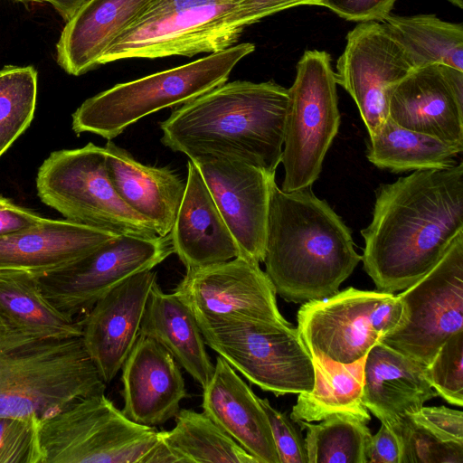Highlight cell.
I'll return each instance as SVG.
<instances>
[{"instance_id":"1","label":"cell","mask_w":463,"mask_h":463,"mask_svg":"<svg viewBox=\"0 0 463 463\" xmlns=\"http://www.w3.org/2000/svg\"><path fill=\"white\" fill-rule=\"evenodd\" d=\"M463 232V164L413 171L381 185L373 218L361 231L364 269L378 291L415 283Z\"/></svg>"},{"instance_id":"2","label":"cell","mask_w":463,"mask_h":463,"mask_svg":"<svg viewBox=\"0 0 463 463\" xmlns=\"http://www.w3.org/2000/svg\"><path fill=\"white\" fill-rule=\"evenodd\" d=\"M288 90L274 81L225 82L174 109L161 142L189 159L218 157L276 174L281 162Z\"/></svg>"},{"instance_id":"3","label":"cell","mask_w":463,"mask_h":463,"mask_svg":"<svg viewBox=\"0 0 463 463\" xmlns=\"http://www.w3.org/2000/svg\"><path fill=\"white\" fill-rule=\"evenodd\" d=\"M361 260L350 229L311 186L273 185L263 262L276 294L295 303L327 298Z\"/></svg>"},{"instance_id":"4","label":"cell","mask_w":463,"mask_h":463,"mask_svg":"<svg viewBox=\"0 0 463 463\" xmlns=\"http://www.w3.org/2000/svg\"><path fill=\"white\" fill-rule=\"evenodd\" d=\"M106 386L80 337H42L0 311V418L43 420Z\"/></svg>"},{"instance_id":"5","label":"cell","mask_w":463,"mask_h":463,"mask_svg":"<svg viewBox=\"0 0 463 463\" xmlns=\"http://www.w3.org/2000/svg\"><path fill=\"white\" fill-rule=\"evenodd\" d=\"M250 43L234 44L192 62L119 83L87 99L72 114V130L112 140L139 119L184 104L225 83L232 71L253 52Z\"/></svg>"},{"instance_id":"6","label":"cell","mask_w":463,"mask_h":463,"mask_svg":"<svg viewBox=\"0 0 463 463\" xmlns=\"http://www.w3.org/2000/svg\"><path fill=\"white\" fill-rule=\"evenodd\" d=\"M240 1L152 0L106 50L99 65L225 50L237 43L243 31L232 23Z\"/></svg>"},{"instance_id":"7","label":"cell","mask_w":463,"mask_h":463,"mask_svg":"<svg viewBox=\"0 0 463 463\" xmlns=\"http://www.w3.org/2000/svg\"><path fill=\"white\" fill-rule=\"evenodd\" d=\"M36 189L40 200L67 220L117 235L157 236L117 194L104 148L92 143L51 153L38 169Z\"/></svg>"},{"instance_id":"8","label":"cell","mask_w":463,"mask_h":463,"mask_svg":"<svg viewBox=\"0 0 463 463\" xmlns=\"http://www.w3.org/2000/svg\"><path fill=\"white\" fill-rule=\"evenodd\" d=\"M195 319L205 345L252 384L276 396L312 390V356L291 324Z\"/></svg>"},{"instance_id":"9","label":"cell","mask_w":463,"mask_h":463,"mask_svg":"<svg viewBox=\"0 0 463 463\" xmlns=\"http://www.w3.org/2000/svg\"><path fill=\"white\" fill-rule=\"evenodd\" d=\"M39 437L43 463H143L159 440L155 427L129 420L105 393L41 420Z\"/></svg>"},{"instance_id":"10","label":"cell","mask_w":463,"mask_h":463,"mask_svg":"<svg viewBox=\"0 0 463 463\" xmlns=\"http://www.w3.org/2000/svg\"><path fill=\"white\" fill-rule=\"evenodd\" d=\"M288 90L281 190L292 192L312 186L319 177L340 126L336 81L329 53L306 51Z\"/></svg>"},{"instance_id":"11","label":"cell","mask_w":463,"mask_h":463,"mask_svg":"<svg viewBox=\"0 0 463 463\" xmlns=\"http://www.w3.org/2000/svg\"><path fill=\"white\" fill-rule=\"evenodd\" d=\"M399 295L347 288L325 298L305 302L298 330L311 356L353 364L404 319Z\"/></svg>"},{"instance_id":"12","label":"cell","mask_w":463,"mask_h":463,"mask_svg":"<svg viewBox=\"0 0 463 463\" xmlns=\"http://www.w3.org/2000/svg\"><path fill=\"white\" fill-rule=\"evenodd\" d=\"M399 297L404 319L380 341L426 366L449 336L463 330V232Z\"/></svg>"},{"instance_id":"13","label":"cell","mask_w":463,"mask_h":463,"mask_svg":"<svg viewBox=\"0 0 463 463\" xmlns=\"http://www.w3.org/2000/svg\"><path fill=\"white\" fill-rule=\"evenodd\" d=\"M173 253L169 234L118 235L74 262L36 278L49 302L76 319L123 280L153 269Z\"/></svg>"},{"instance_id":"14","label":"cell","mask_w":463,"mask_h":463,"mask_svg":"<svg viewBox=\"0 0 463 463\" xmlns=\"http://www.w3.org/2000/svg\"><path fill=\"white\" fill-rule=\"evenodd\" d=\"M174 293L195 318L289 324L279 310L275 288L260 263L241 257L186 270Z\"/></svg>"},{"instance_id":"15","label":"cell","mask_w":463,"mask_h":463,"mask_svg":"<svg viewBox=\"0 0 463 463\" xmlns=\"http://www.w3.org/2000/svg\"><path fill=\"white\" fill-rule=\"evenodd\" d=\"M413 70L404 50L382 22L348 32L335 77L354 100L369 136L388 118L391 89Z\"/></svg>"},{"instance_id":"16","label":"cell","mask_w":463,"mask_h":463,"mask_svg":"<svg viewBox=\"0 0 463 463\" xmlns=\"http://www.w3.org/2000/svg\"><path fill=\"white\" fill-rule=\"evenodd\" d=\"M198 167L238 247L239 254L260 263L264 260L269 207L275 174L224 158L199 157Z\"/></svg>"},{"instance_id":"17","label":"cell","mask_w":463,"mask_h":463,"mask_svg":"<svg viewBox=\"0 0 463 463\" xmlns=\"http://www.w3.org/2000/svg\"><path fill=\"white\" fill-rule=\"evenodd\" d=\"M388 118L402 128L463 145V71L440 64L411 70L389 92Z\"/></svg>"},{"instance_id":"18","label":"cell","mask_w":463,"mask_h":463,"mask_svg":"<svg viewBox=\"0 0 463 463\" xmlns=\"http://www.w3.org/2000/svg\"><path fill=\"white\" fill-rule=\"evenodd\" d=\"M156 281L152 269L137 273L107 292L79 319L84 348L107 384L139 335L148 295Z\"/></svg>"},{"instance_id":"19","label":"cell","mask_w":463,"mask_h":463,"mask_svg":"<svg viewBox=\"0 0 463 463\" xmlns=\"http://www.w3.org/2000/svg\"><path fill=\"white\" fill-rule=\"evenodd\" d=\"M120 370L121 411L138 424L155 427L165 423L189 397L179 364L150 337L137 336Z\"/></svg>"},{"instance_id":"20","label":"cell","mask_w":463,"mask_h":463,"mask_svg":"<svg viewBox=\"0 0 463 463\" xmlns=\"http://www.w3.org/2000/svg\"><path fill=\"white\" fill-rule=\"evenodd\" d=\"M118 235L67 219L43 220L0 237V270H23L40 277L89 254Z\"/></svg>"},{"instance_id":"21","label":"cell","mask_w":463,"mask_h":463,"mask_svg":"<svg viewBox=\"0 0 463 463\" xmlns=\"http://www.w3.org/2000/svg\"><path fill=\"white\" fill-rule=\"evenodd\" d=\"M203 391L202 409L210 419L258 463H279L259 397L220 355L216 356L213 373Z\"/></svg>"},{"instance_id":"22","label":"cell","mask_w":463,"mask_h":463,"mask_svg":"<svg viewBox=\"0 0 463 463\" xmlns=\"http://www.w3.org/2000/svg\"><path fill=\"white\" fill-rule=\"evenodd\" d=\"M169 235L174 253L186 270L226 261L239 254L201 172L190 159L184 196Z\"/></svg>"},{"instance_id":"23","label":"cell","mask_w":463,"mask_h":463,"mask_svg":"<svg viewBox=\"0 0 463 463\" xmlns=\"http://www.w3.org/2000/svg\"><path fill=\"white\" fill-rule=\"evenodd\" d=\"M438 394L425 366L379 341L367 353L364 365L363 402L380 421L392 428Z\"/></svg>"},{"instance_id":"24","label":"cell","mask_w":463,"mask_h":463,"mask_svg":"<svg viewBox=\"0 0 463 463\" xmlns=\"http://www.w3.org/2000/svg\"><path fill=\"white\" fill-rule=\"evenodd\" d=\"M104 148L108 175L121 200L159 236L174 225L185 184L171 169L144 165L109 140Z\"/></svg>"},{"instance_id":"25","label":"cell","mask_w":463,"mask_h":463,"mask_svg":"<svg viewBox=\"0 0 463 463\" xmlns=\"http://www.w3.org/2000/svg\"><path fill=\"white\" fill-rule=\"evenodd\" d=\"M152 0H89L66 22L56 59L68 74L80 76L99 65L110 44Z\"/></svg>"},{"instance_id":"26","label":"cell","mask_w":463,"mask_h":463,"mask_svg":"<svg viewBox=\"0 0 463 463\" xmlns=\"http://www.w3.org/2000/svg\"><path fill=\"white\" fill-rule=\"evenodd\" d=\"M139 335L165 347L202 388L207 384L214 364L196 319L185 303L174 292H164L157 281L150 289Z\"/></svg>"},{"instance_id":"27","label":"cell","mask_w":463,"mask_h":463,"mask_svg":"<svg viewBox=\"0 0 463 463\" xmlns=\"http://www.w3.org/2000/svg\"><path fill=\"white\" fill-rule=\"evenodd\" d=\"M143 463H258L203 411L181 409Z\"/></svg>"},{"instance_id":"28","label":"cell","mask_w":463,"mask_h":463,"mask_svg":"<svg viewBox=\"0 0 463 463\" xmlns=\"http://www.w3.org/2000/svg\"><path fill=\"white\" fill-rule=\"evenodd\" d=\"M364 360L365 356L345 364L312 356L313 388L298 393L290 419L313 422L332 415H344L368 423L371 416L363 402Z\"/></svg>"},{"instance_id":"29","label":"cell","mask_w":463,"mask_h":463,"mask_svg":"<svg viewBox=\"0 0 463 463\" xmlns=\"http://www.w3.org/2000/svg\"><path fill=\"white\" fill-rule=\"evenodd\" d=\"M369 137L367 159L393 173L450 167L463 150V145L402 128L390 118Z\"/></svg>"},{"instance_id":"30","label":"cell","mask_w":463,"mask_h":463,"mask_svg":"<svg viewBox=\"0 0 463 463\" xmlns=\"http://www.w3.org/2000/svg\"><path fill=\"white\" fill-rule=\"evenodd\" d=\"M0 311L20 327L42 337L81 336L79 319L59 311L42 293L37 278L23 270H0Z\"/></svg>"},{"instance_id":"31","label":"cell","mask_w":463,"mask_h":463,"mask_svg":"<svg viewBox=\"0 0 463 463\" xmlns=\"http://www.w3.org/2000/svg\"><path fill=\"white\" fill-rule=\"evenodd\" d=\"M413 69L440 64L463 71V24L434 14L388 15L383 22Z\"/></svg>"},{"instance_id":"32","label":"cell","mask_w":463,"mask_h":463,"mask_svg":"<svg viewBox=\"0 0 463 463\" xmlns=\"http://www.w3.org/2000/svg\"><path fill=\"white\" fill-rule=\"evenodd\" d=\"M295 422L307 430L308 463H366L372 437L366 422L344 415H332L317 424Z\"/></svg>"},{"instance_id":"33","label":"cell","mask_w":463,"mask_h":463,"mask_svg":"<svg viewBox=\"0 0 463 463\" xmlns=\"http://www.w3.org/2000/svg\"><path fill=\"white\" fill-rule=\"evenodd\" d=\"M37 78L33 66L7 65L0 70V157L34 117Z\"/></svg>"},{"instance_id":"34","label":"cell","mask_w":463,"mask_h":463,"mask_svg":"<svg viewBox=\"0 0 463 463\" xmlns=\"http://www.w3.org/2000/svg\"><path fill=\"white\" fill-rule=\"evenodd\" d=\"M392 429L402 442V463H463V442L443 440L410 415Z\"/></svg>"},{"instance_id":"35","label":"cell","mask_w":463,"mask_h":463,"mask_svg":"<svg viewBox=\"0 0 463 463\" xmlns=\"http://www.w3.org/2000/svg\"><path fill=\"white\" fill-rule=\"evenodd\" d=\"M426 377L448 402L463 406V330L453 334L425 366Z\"/></svg>"},{"instance_id":"36","label":"cell","mask_w":463,"mask_h":463,"mask_svg":"<svg viewBox=\"0 0 463 463\" xmlns=\"http://www.w3.org/2000/svg\"><path fill=\"white\" fill-rule=\"evenodd\" d=\"M40 420L35 416L0 418V463H43Z\"/></svg>"},{"instance_id":"37","label":"cell","mask_w":463,"mask_h":463,"mask_svg":"<svg viewBox=\"0 0 463 463\" xmlns=\"http://www.w3.org/2000/svg\"><path fill=\"white\" fill-rule=\"evenodd\" d=\"M275 442L279 463H308L305 439L287 414L272 407L268 399L259 398Z\"/></svg>"},{"instance_id":"38","label":"cell","mask_w":463,"mask_h":463,"mask_svg":"<svg viewBox=\"0 0 463 463\" xmlns=\"http://www.w3.org/2000/svg\"><path fill=\"white\" fill-rule=\"evenodd\" d=\"M409 415L438 438L447 441L463 442L462 411L444 406H422Z\"/></svg>"},{"instance_id":"39","label":"cell","mask_w":463,"mask_h":463,"mask_svg":"<svg viewBox=\"0 0 463 463\" xmlns=\"http://www.w3.org/2000/svg\"><path fill=\"white\" fill-rule=\"evenodd\" d=\"M396 0H322L321 6L352 22H383Z\"/></svg>"},{"instance_id":"40","label":"cell","mask_w":463,"mask_h":463,"mask_svg":"<svg viewBox=\"0 0 463 463\" xmlns=\"http://www.w3.org/2000/svg\"><path fill=\"white\" fill-rule=\"evenodd\" d=\"M322 0H241L233 10L232 23L243 30L280 11L298 5H320Z\"/></svg>"},{"instance_id":"41","label":"cell","mask_w":463,"mask_h":463,"mask_svg":"<svg viewBox=\"0 0 463 463\" xmlns=\"http://www.w3.org/2000/svg\"><path fill=\"white\" fill-rule=\"evenodd\" d=\"M366 463H402V442L399 435L382 423L380 430L372 435Z\"/></svg>"},{"instance_id":"42","label":"cell","mask_w":463,"mask_h":463,"mask_svg":"<svg viewBox=\"0 0 463 463\" xmlns=\"http://www.w3.org/2000/svg\"><path fill=\"white\" fill-rule=\"evenodd\" d=\"M43 220L36 213L0 195V237L36 225Z\"/></svg>"},{"instance_id":"43","label":"cell","mask_w":463,"mask_h":463,"mask_svg":"<svg viewBox=\"0 0 463 463\" xmlns=\"http://www.w3.org/2000/svg\"><path fill=\"white\" fill-rule=\"evenodd\" d=\"M89 0H34V2H44L52 5L64 21L70 20L75 13Z\"/></svg>"},{"instance_id":"44","label":"cell","mask_w":463,"mask_h":463,"mask_svg":"<svg viewBox=\"0 0 463 463\" xmlns=\"http://www.w3.org/2000/svg\"><path fill=\"white\" fill-rule=\"evenodd\" d=\"M453 5L462 9L463 8V0H448Z\"/></svg>"},{"instance_id":"45","label":"cell","mask_w":463,"mask_h":463,"mask_svg":"<svg viewBox=\"0 0 463 463\" xmlns=\"http://www.w3.org/2000/svg\"><path fill=\"white\" fill-rule=\"evenodd\" d=\"M15 1H19V2H34V0H15Z\"/></svg>"}]
</instances>
